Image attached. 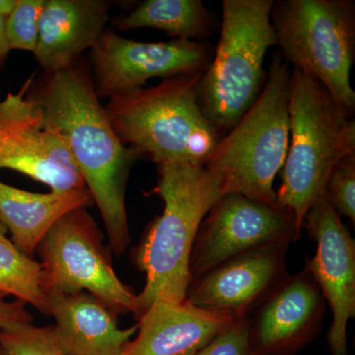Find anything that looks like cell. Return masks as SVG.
<instances>
[{
  "mask_svg": "<svg viewBox=\"0 0 355 355\" xmlns=\"http://www.w3.org/2000/svg\"><path fill=\"white\" fill-rule=\"evenodd\" d=\"M58 338L71 355H121L137 324L121 329L118 315L87 292L48 295Z\"/></svg>",
  "mask_w": 355,
  "mask_h": 355,
  "instance_id": "e0dca14e",
  "label": "cell"
},
{
  "mask_svg": "<svg viewBox=\"0 0 355 355\" xmlns=\"http://www.w3.org/2000/svg\"><path fill=\"white\" fill-rule=\"evenodd\" d=\"M17 0H0V16H8L12 12Z\"/></svg>",
  "mask_w": 355,
  "mask_h": 355,
  "instance_id": "4316f807",
  "label": "cell"
},
{
  "mask_svg": "<svg viewBox=\"0 0 355 355\" xmlns=\"http://www.w3.org/2000/svg\"><path fill=\"white\" fill-rule=\"evenodd\" d=\"M291 242L284 238L229 259L191 280L186 300L234 320L249 318L288 275L286 260Z\"/></svg>",
  "mask_w": 355,
  "mask_h": 355,
  "instance_id": "7c38bea8",
  "label": "cell"
},
{
  "mask_svg": "<svg viewBox=\"0 0 355 355\" xmlns=\"http://www.w3.org/2000/svg\"><path fill=\"white\" fill-rule=\"evenodd\" d=\"M249 318L236 320L193 355H249Z\"/></svg>",
  "mask_w": 355,
  "mask_h": 355,
  "instance_id": "cb8c5ba5",
  "label": "cell"
},
{
  "mask_svg": "<svg viewBox=\"0 0 355 355\" xmlns=\"http://www.w3.org/2000/svg\"><path fill=\"white\" fill-rule=\"evenodd\" d=\"M299 236L291 209L224 193L198 228L191 253V280L254 248L284 238L296 241Z\"/></svg>",
  "mask_w": 355,
  "mask_h": 355,
  "instance_id": "30bf717a",
  "label": "cell"
},
{
  "mask_svg": "<svg viewBox=\"0 0 355 355\" xmlns=\"http://www.w3.org/2000/svg\"><path fill=\"white\" fill-rule=\"evenodd\" d=\"M272 21L287 64L316 78L338 104L354 114L350 71L355 55L354 2L277 1Z\"/></svg>",
  "mask_w": 355,
  "mask_h": 355,
  "instance_id": "52a82bcc",
  "label": "cell"
},
{
  "mask_svg": "<svg viewBox=\"0 0 355 355\" xmlns=\"http://www.w3.org/2000/svg\"><path fill=\"white\" fill-rule=\"evenodd\" d=\"M90 58L93 85L101 100L142 88L149 79L203 73L212 51L190 40L146 43L105 30Z\"/></svg>",
  "mask_w": 355,
  "mask_h": 355,
  "instance_id": "9c48e42d",
  "label": "cell"
},
{
  "mask_svg": "<svg viewBox=\"0 0 355 355\" xmlns=\"http://www.w3.org/2000/svg\"><path fill=\"white\" fill-rule=\"evenodd\" d=\"M94 205L87 188L32 193L0 181V223L15 246L27 256L36 253L51 226L71 210Z\"/></svg>",
  "mask_w": 355,
  "mask_h": 355,
  "instance_id": "ac0fdd59",
  "label": "cell"
},
{
  "mask_svg": "<svg viewBox=\"0 0 355 355\" xmlns=\"http://www.w3.org/2000/svg\"><path fill=\"white\" fill-rule=\"evenodd\" d=\"M324 198L340 216L355 224V153L334 168L326 187Z\"/></svg>",
  "mask_w": 355,
  "mask_h": 355,
  "instance_id": "603a6c76",
  "label": "cell"
},
{
  "mask_svg": "<svg viewBox=\"0 0 355 355\" xmlns=\"http://www.w3.org/2000/svg\"><path fill=\"white\" fill-rule=\"evenodd\" d=\"M352 116L316 78L297 69L292 70L291 141L277 202L293 212L299 234L308 210L324 200L334 168L355 153Z\"/></svg>",
  "mask_w": 355,
  "mask_h": 355,
  "instance_id": "277c9868",
  "label": "cell"
},
{
  "mask_svg": "<svg viewBox=\"0 0 355 355\" xmlns=\"http://www.w3.org/2000/svg\"><path fill=\"white\" fill-rule=\"evenodd\" d=\"M10 51L6 36V16H0V67L6 62Z\"/></svg>",
  "mask_w": 355,
  "mask_h": 355,
  "instance_id": "484cf974",
  "label": "cell"
},
{
  "mask_svg": "<svg viewBox=\"0 0 355 355\" xmlns=\"http://www.w3.org/2000/svg\"><path fill=\"white\" fill-rule=\"evenodd\" d=\"M33 322L27 304L19 299L9 300L6 294L0 292V329L14 323ZM0 355H7L0 347Z\"/></svg>",
  "mask_w": 355,
  "mask_h": 355,
  "instance_id": "d4e9b609",
  "label": "cell"
},
{
  "mask_svg": "<svg viewBox=\"0 0 355 355\" xmlns=\"http://www.w3.org/2000/svg\"><path fill=\"white\" fill-rule=\"evenodd\" d=\"M33 77L18 93L0 100V169L12 170L51 191L86 188L67 144L46 130L38 103L28 94Z\"/></svg>",
  "mask_w": 355,
  "mask_h": 355,
  "instance_id": "8fae6325",
  "label": "cell"
},
{
  "mask_svg": "<svg viewBox=\"0 0 355 355\" xmlns=\"http://www.w3.org/2000/svg\"><path fill=\"white\" fill-rule=\"evenodd\" d=\"M28 94L43 112L44 128L64 139L101 214L110 249L121 256L132 242L125 205L128 176L141 154L114 132L81 58L67 69L44 72Z\"/></svg>",
  "mask_w": 355,
  "mask_h": 355,
  "instance_id": "6da1fadb",
  "label": "cell"
},
{
  "mask_svg": "<svg viewBox=\"0 0 355 355\" xmlns=\"http://www.w3.org/2000/svg\"><path fill=\"white\" fill-rule=\"evenodd\" d=\"M0 347L7 355H71L55 327L37 326L33 322L0 329Z\"/></svg>",
  "mask_w": 355,
  "mask_h": 355,
  "instance_id": "44dd1931",
  "label": "cell"
},
{
  "mask_svg": "<svg viewBox=\"0 0 355 355\" xmlns=\"http://www.w3.org/2000/svg\"><path fill=\"white\" fill-rule=\"evenodd\" d=\"M209 24V11L200 0H146L116 21L121 31L151 28L190 41L207 36Z\"/></svg>",
  "mask_w": 355,
  "mask_h": 355,
  "instance_id": "d6986e66",
  "label": "cell"
},
{
  "mask_svg": "<svg viewBox=\"0 0 355 355\" xmlns=\"http://www.w3.org/2000/svg\"><path fill=\"white\" fill-rule=\"evenodd\" d=\"M36 252L46 296L87 292L116 315L135 312L137 293L116 275L102 230L87 209L60 217Z\"/></svg>",
  "mask_w": 355,
  "mask_h": 355,
  "instance_id": "ba28073f",
  "label": "cell"
},
{
  "mask_svg": "<svg viewBox=\"0 0 355 355\" xmlns=\"http://www.w3.org/2000/svg\"><path fill=\"white\" fill-rule=\"evenodd\" d=\"M7 233L0 223V292L51 316L48 296L42 288L41 263L20 251Z\"/></svg>",
  "mask_w": 355,
  "mask_h": 355,
  "instance_id": "ffe728a7",
  "label": "cell"
},
{
  "mask_svg": "<svg viewBox=\"0 0 355 355\" xmlns=\"http://www.w3.org/2000/svg\"><path fill=\"white\" fill-rule=\"evenodd\" d=\"M153 193L164 202L162 214L149 224L133 250L135 266L146 275L133 316L139 319L158 301L182 303L191 284L190 259L198 228L224 195L218 178L205 166L158 164Z\"/></svg>",
  "mask_w": 355,
  "mask_h": 355,
  "instance_id": "7a4b0ae2",
  "label": "cell"
},
{
  "mask_svg": "<svg viewBox=\"0 0 355 355\" xmlns=\"http://www.w3.org/2000/svg\"><path fill=\"white\" fill-rule=\"evenodd\" d=\"M326 300L307 266L287 275L249 319V355H295L319 331Z\"/></svg>",
  "mask_w": 355,
  "mask_h": 355,
  "instance_id": "5bb4252c",
  "label": "cell"
},
{
  "mask_svg": "<svg viewBox=\"0 0 355 355\" xmlns=\"http://www.w3.org/2000/svg\"><path fill=\"white\" fill-rule=\"evenodd\" d=\"M46 0H17L6 17V36L11 51L34 53L39 38L40 17Z\"/></svg>",
  "mask_w": 355,
  "mask_h": 355,
  "instance_id": "7402d4cb",
  "label": "cell"
},
{
  "mask_svg": "<svg viewBox=\"0 0 355 355\" xmlns=\"http://www.w3.org/2000/svg\"><path fill=\"white\" fill-rule=\"evenodd\" d=\"M303 228L317 245L316 254L306 259L305 266L333 312L329 349L331 355H349L347 323L355 316L354 239L326 198L308 210Z\"/></svg>",
  "mask_w": 355,
  "mask_h": 355,
  "instance_id": "4fadbf2b",
  "label": "cell"
},
{
  "mask_svg": "<svg viewBox=\"0 0 355 355\" xmlns=\"http://www.w3.org/2000/svg\"><path fill=\"white\" fill-rule=\"evenodd\" d=\"M291 77L288 64L275 55L258 99L221 137L205 164L218 178L223 193L277 203L273 181L284 167L291 141Z\"/></svg>",
  "mask_w": 355,
  "mask_h": 355,
  "instance_id": "5b68a950",
  "label": "cell"
},
{
  "mask_svg": "<svg viewBox=\"0 0 355 355\" xmlns=\"http://www.w3.org/2000/svg\"><path fill=\"white\" fill-rule=\"evenodd\" d=\"M202 73L164 79L158 85L110 98L104 108L125 146L147 154L156 164L205 166L222 133L200 105Z\"/></svg>",
  "mask_w": 355,
  "mask_h": 355,
  "instance_id": "3957f363",
  "label": "cell"
},
{
  "mask_svg": "<svg viewBox=\"0 0 355 355\" xmlns=\"http://www.w3.org/2000/svg\"><path fill=\"white\" fill-rule=\"evenodd\" d=\"M272 0H223L220 40L203 72L200 105L221 133L228 132L253 106L263 87V62L277 44Z\"/></svg>",
  "mask_w": 355,
  "mask_h": 355,
  "instance_id": "8992f818",
  "label": "cell"
},
{
  "mask_svg": "<svg viewBox=\"0 0 355 355\" xmlns=\"http://www.w3.org/2000/svg\"><path fill=\"white\" fill-rule=\"evenodd\" d=\"M112 2L107 0H46L33 55L44 72L76 64L105 30Z\"/></svg>",
  "mask_w": 355,
  "mask_h": 355,
  "instance_id": "2e32d148",
  "label": "cell"
},
{
  "mask_svg": "<svg viewBox=\"0 0 355 355\" xmlns=\"http://www.w3.org/2000/svg\"><path fill=\"white\" fill-rule=\"evenodd\" d=\"M235 321L187 300L158 301L137 320V336L121 355H193Z\"/></svg>",
  "mask_w": 355,
  "mask_h": 355,
  "instance_id": "9a60e30c",
  "label": "cell"
}]
</instances>
